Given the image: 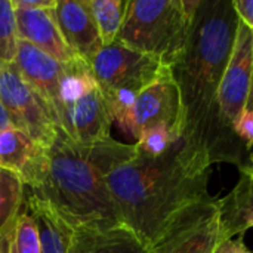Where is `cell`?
<instances>
[{"label":"cell","instance_id":"obj_1","mask_svg":"<svg viewBox=\"0 0 253 253\" xmlns=\"http://www.w3.org/2000/svg\"><path fill=\"white\" fill-rule=\"evenodd\" d=\"M136 154L135 144L108 138L82 145L58 129L24 187L46 202L73 230L117 225L122 219L107 176Z\"/></svg>","mask_w":253,"mask_h":253},{"label":"cell","instance_id":"obj_2","mask_svg":"<svg viewBox=\"0 0 253 253\" xmlns=\"http://www.w3.org/2000/svg\"><path fill=\"white\" fill-rule=\"evenodd\" d=\"M209 169L179 141L157 157L138 151L107 176V184L122 224L150 248L181 213L211 197Z\"/></svg>","mask_w":253,"mask_h":253},{"label":"cell","instance_id":"obj_3","mask_svg":"<svg viewBox=\"0 0 253 253\" xmlns=\"http://www.w3.org/2000/svg\"><path fill=\"white\" fill-rule=\"evenodd\" d=\"M237 27L233 0H202L188 44L170 67L181 98V141L188 153L208 165V130L219 84L233 55Z\"/></svg>","mask_w":253,"mask_h":253},{"label":"cell","instance_id":"obj_4","mask_svg":"<svg viewBox=\"0 0 253 253\" xmlns=\"http://www.w3.org/2000/svg\"><path fill=\"white\" fill-rule=\"evenodd\" d=\"M253 62V31L239 19L236 43L224 73L206 138L209 165L230 163L243 170L253 163V153L236 136L234 125L246 110Z\"/></svg>","mask_w":253,"mask_h":253},{"label":"cell","instance_id":"obj_5","mask_svg":"<svg viewBox=\"0 0 253 253\" xmlns=\"http://www.w3.org/2000/svg\"><path fill=\"white\" fill-rule=\"evenodd\" d=\"M202 0H127L117 42L172 67L184 53Z\"/></svg>","mask_w":253,"mask_h":253},{"label":"cell","instance_id":"obj_6","mask_svg":"<svg viewBox=\"0 0 253 253\" xmlns=\"http://www.w3.org/2000/svg\"><path fill=\"white\" fill-rule=\"evenodd\" d=\"M50 110L58 129L77 144L90 145L111 138L114 120L110 107L83 58L68 64Z\"/></svg>","mask_w":253,"mask_h":253},{"label":"cell","instance_id":"obj_7","mask_svg":"<svg viewBox=\"0 0 253 253\" xmlns=\"http://www.w3.org/2000/svg\"><path fill=\"white\" fill-rule=\"evenodd\" d=\"M87 62L107 99L113 120L122 129L138 93L169 70L154 56L133 50L119 42L102 46Z\"/></svg>","mask_w":253,"mask_h":253},{"label":"cell","instance_id":"obj_8","mask_svg":"<svg viewBox=\"0 0 253 253\" xmlns=\"http://www.w3.org/2000/svg\"><path fill=\"white\" fill-rule=\"evenodd\" d=\"M0 102L12 126L28 133L44 148L53 142L58 133L53 113L13 62L0 61Z\"/></svg>","mask_w":253,"mask_h":253},{"label":"cell","instance_id":"obj_9","mask_svg":"<svg viewBox=\"0 0 253 253\" xmlns=\"http://www.w3.org/2000/svg\"><path fill=\"white\" fill-rule=\"evenodd\" d=\"M222 240L225 239L218 199L209 197L181 213L148 251L150 253H213Z\"/></svg>","mask_w":253,"mask_h":253},{"label":"cell","instance_id":"obj_10","mask_svg":"<svg viewBox=\"0 0 253 253\" xmlns=\"http://www.w3.org/2000/svg\"><path fill=\"white\" fill-rule=\"evenodd\" d=\"M156 126L172 129L181 139V98L170 68L138 93L129 110L123 130L136 141L145 130Z\"/></svg>","mask_w":253,"mask_h":253},{"label":"cell","instance_id":"obj_11","mask_svg":"<svg viewBox=\"0 0 253 253\" xmlns=\"http://www.w3.org/2000/svg\"><path fill=\"white\" fill-rule=\"evenodd\" d=\"M15 16L19 40L31 43L62 64L80 58L65 42L55 16V9H15Z\"/></svg>","mask_w":253,"mask_h":253},{"label":"cell","instance_id":"obj_12","mask_svg":"<svg viewBox=\"0 0 253 253\" xmlns=\"http://www.w3.org/2000/svg\"><path fill=\"white\" fill-rule=\"evenodd\" d=\"M55 16L68 46L84 61L92 59L102 47L89 0H58Z\"/></svg>","mask_w":253,"mask_h":253},{"label":"cell","instance_id":"obj_13","mask_svg":"<svg viewBox=\"0 0 253 253\" xmlns=\"http://www.w3.org/2000/svg\"><path fill=\"white\" fill-rule=\"evenodd\" d=\"M13 64L21 76L40 93L49 107H52L70 62L62 64L31 43L18 40V52Z\"/></svg>","mask_w":253,"mask_h":253},{"label":"cell","instance_id":"obj_14","mask_svg":"<svg viewBox=\"0 0 253 253\" xmlns=\"http://www.w3.org/2000/svg\"><path fill=\"white\" fill-rule=\"evenodd\" d=\"M68 253H150V251L130 228L117 224L74 230Z\"/></svg>","mask_w":253,"mask_h":253},{"label":"cell","instance_id":"obj_15","mask_svg":"<svg viewBox=\"0 0 253 253\" xmlns=\"http://www.w3.org/2000/svg\"><path fill=\"white\" fill-rule=\"evenodd\" d=\"M224 239L243 237L253 228V163L240 170L236 187L222 199H218Z\"/></svg>","mask_w":253,"mask_h":253},{"label":"cell","instance_id":"obj_16","mask_svg":"<svg viewBox=\"0 0 253 253\" xmlns=\"http://www.w3.org/2000/svg\"><path fill=\"white\" fill-rule=\"evenodd\" d=\"M22 206L37 227L40 253H68L74 230L46 202L27 188Z\"/></svg>","mask_w":253,"mask_h":253},{"label":"cell","instance_id":"obj_17","mask_svg":"<svg viewBox=\"0 0 253 253\" xmlns=\"http://www.w3.org/2000/svg\"><path fill=\"white\" fill-rule=\"evenodd\" d=\"M43 150L44 147L15 126L0 130V168L16 173L24 185L33 176Z\"/></svg>","mask_w":253,"mask_h":253},{"label":"cell","instance_id":"obj_18","mask_svg":"<svg viewBox=\"0 0 253 253\" xmlns=\"http://www.w3.org/2000/svg\"><path fill=\"white\" fill-rule=\"evenodd\" d=\"M0 253H40L37 227L24 206L0 231Z\"/></svg>","mask_w":253,"mask_h":253},{"label":"cell","instance_id":"obj_19","mask_svg":"<svg viewBox=\"0 0 253 253\" xmlns=\"http://www.w3.org/2000/svg\"><path fill=\"white\" fill-rule=\"evenodd\" d=\"M89 3L102 46L116 43L125 21L127 0H89Z\"/></svg>","mask_w":253,"mask_h":253},{"label":"cell","instance_id":"obj_20","mask_svg":"<svg viewBox=\"0 0 253 253\" xmlns=\"http://www.w3.org/2000/svg\"><path fill=\"white\" fill-rule=\"evenodd\" d=\"M25 187L21 178L0 168V231L12 222L24 203Z\"/></svg>","mask_w":253,"mask_h":253},{"label":"cell","instance_id":"obj_21","mask_svg":"<svg viewBox=\"0 0 253 253\" xmlns=\"http://www.w3.org/2000/svg\"><path fill=\"white\" fill-rule=\"evenodd\" d=\"M18 40L16 16L12 0H0V61H15Z\"/></svg>","mask_w":253,"mask_h":253},{"label":"cell","instance_id":"obj_22","mask_svg":"<svg viewBox=\"0 0 253 253\" xmlns=\"http://www.w3.org/2000/svg\"><path fill=\"white\" fill-rule=\"evenodd\" d=\"M179 136L166 126H156L145 130L135 142L138 151L141 154L157 157L169 151L176 142H179Z\"/></svg>","mask_w":253,"mask_h":253},{"label":"cell","instance_id":"obj_23","mask_svg":"<svg viewBox=\"0 0 253 253\" xmlns=\"http://www.w3.org/2000/svg\"><path fill=\"white\" fill-rule=\"evenodd\" d=\"M236 136L253 153V111L245 110L234 125Z\"/></svg>","mask_w":253,"mask_h":253},{"label":"cell","instance_id":"obj_24","mask_svg":"<svg viewBox=\"0 0 253 253\" xmlns=\"http://www.w3.org/2000/svg\"><path fill=\"white\" fill-rule=\"evenodd\" d=\"M239 19L253 31V0H233Z\"/></svg>","mask_w":253,"mask_h":253},{"label":"cell","instance_id":"obj_25","mask_svg":"<svg viewBox=\"0 0 253 253\" xmlns=\"http://www.w3.org/2000/svg\"><path fill=\"white\" fill-rule=\"evenodd\" d=\"M213 253H253L245 243L243 237L239 239H227L219 243Z\"/></svg>","mask_w":253,"mask_h":253},{"label":"cell","instance_id":"obj_26","mask_svg":"<svg viewBox=\"0 0 253 253\" xmlns=\"http://www.w3.org/2000/svg\"><path fill=\"white\" fill-rule=\"evenodd\" d=\"M58 0H12L13 9L25 10H40V9H55Z\"/></svg>","mask_w":253,"mask_h":253},{"label":"cell","instance_id":"obj_27","mask_svg":"<svg viewBox=\"0 0 253 253\" xmlns=\"http://www.w3.org/2000/svg\"><path fill=\"white\" fill-rule=\"evenodd\" d=\"M9 126H12V125H10V120H9V117H7V113H6L3 104L0 102V130L9 127Z\"/></svg>","mask_w":253,"mask_h":253},{"label":"cell","instance_id":"obj_28","mask_svg":"<svg viewBox=\"0 0 253 253\" xmlns=\"http://www.w3.org/2000/svg\"><path fill=\"white\" fill-rule=\"evenodd\" d=\"M246 110L253 111V62H252V80H251V92H249V98H248Z\"/></svg>","mask_w":253,"mask_h":253}]
</instances>
